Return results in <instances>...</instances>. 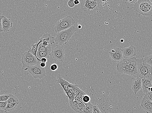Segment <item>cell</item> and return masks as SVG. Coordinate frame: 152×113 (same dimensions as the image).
<instances>
[{
	"label": "cell",
	"instance_id": "obj_3",
	"mask_svg": "<svg viewBox=\"0 0 152 113\" xmlns=\"http://www.w3.org/2000/svg\"><path fill=\"white\" fill-rule=\"evenodd\" d=\"M137 76L141 79L152 78V67L143 58L137 59Z\"/></svg>",
	"mask_w": 152,
	"mask_h": 113
},
{
	"label": "cell",
	"instance_id": "obj_11",
	"mask_svg": "<svg viewBox=\"0 0 152 113\" xmlns=\"http://www.w3.org/2000/svg\"><path fill=\"white\" fill-rule=\"evenodd\" d=\"M109 55L112 60L117 62L123 59L121 49L119 48H115L112 49L109 53Z\"/></svg>",
	"mask_w": 152,
	"mask_h": 113
},
{
	"label": "cell",
	"instance_id": "obj_23",
	"mask_svg": "<svg viewBox=\"0 0 152 113\" xmlns=\"http://www.w3.org/2000/svg\"><path fill=\"white\" fill-rule=\"evenodd\" d=\"M7 102V104L16 103L18 105L19 104L18 98L12 94H10V96L8 99Z\"/></svg>",
	"mask_w": 152,
	"mask_h": 113
},
{
	"label": "cell",
	"instance_id": "obj_16",
	"mask_svg": "<svg viewBox=\"0 0 152 113\" xmlns=\"http://www.w3.org/2000/svg\"><path fill=\"white\" fill-rule=\"evenodd\" d=\"M152 79H142V88L144 94L148 92V89L149 88H152Z\"/></svg>",
	"mask_w": 152,
	"mask_h": 113
},
{
	"label": "cell",
	"instance_id": "obj_39",
	"mask_svg": "<svg viewBox=\"0 0 152 113\" xmlns=\"http://www.w3.org/2000/svg\"><path fill=\"white\" fill-rule=\"evenodd\" d=\"M46 63L41 62L40 64V66L42 68H44L46 66Z\"/></svg>",
	"mask_w": 152,
	"mask_h": 113
},
{
	"label": "cell",
	"instance_id": "obj_21",
	"mask_svg": "<svg viewBox=\"0 0 152 113\" xmlns=\"http://www.w3.org/2000/svg\"><path fill=\"white\" fill-rule=\"evenodd\" d=\"M79 100L81 102H83L85 106L90 105L91 104L90 98L89 96L86 94L83 95L82 97L79 99Z\"/></svg>",
	"mask_w": 152,
	"mask_h": 113
},
{
	"label": "cell",
	"instance_id": "obj_10",
	"mask_svg": "<svg viewBox=\"0 0 152 113\" xmlns=\"http://www.w3.org/2000/svg\"><path fill=\"white\" fill-rule=\"evenodd\" d=\"M69 103L71 108L76 112L78 113H81L83 109L85 106L83 102L80 101L76 96L73 101L69 100Z\"/></svg>",
	"mask_w": 152,
	"mask_h": 113
},
{
	"label": "cell",
	"instance_id": "obj_30",
	"mask_svg": "<svg viewBox=\"0 0 152 113\" xmlns=\"http://www.w3.org/2000/svg\"><path fill=\"white\" fill-rule=\"evenodd\" d=\"M73 90L74 92V94L75 96L78 95L79 93L81 91V90L78 88V86L76 84H74Z\"/></svg>",
	"mask_w": 152,
	"mask_h": 113
},
{
	"label": "cell",
	"instance_id": "obj_5",
	"mask_svg": "<svg viewBox=\"0 0 152 113\" xmlns=\"http://www.w3.org/2000/svg\"><path fill=\"white\" fill-rule=\"evenodd\" d=\"M100 1L97 0H84L81 2V8L84 13L91 15L94 13L99 7Z\"/></svg>",
	"mask_w": 152,
	"mask_h": 113
},
{
	"label": "cell",
	"instance_id": "obj_4",
	"mask_svg": "<svg viewBox=\"0 0 152 113\" xmlns=\"http://www.w3.org/2000/svg\"><path fill=\"white\" fill-rule=\"evenodd\" d=\"M133 8L135 12L145 16H151L152 13L151 1L139 0L134 4Z\"/></svg>",
	"mask_w": 152,
	"mask_h": 113
},
{
	"label": "cell",
	"instance_id": "obj_32",
	"mask_svg": "<svg viewBox=\"0 0 152 113\" xmlns=\"http://www.w3.org/2000/svg\"><path fill=\"white\" fill-rule=\"evenodd\" d=\"M58 65L56 64H53L51 65L50 67V69L52 71H56V70L58 69Z\"/></svg>",
	"mask_w": 152,
	"mask_h": 113
},
{
	"label": "cell",
	"instance_id": "obj_35",
	"mask_svg": "<svg viewBox=\"0 0 152 113\" xmlns=\"http://www.w3.org/2000/svg\"><path fill=\"white\" fill-rule=\"evenodd\" d=\"M86 95L85 93H84L82 90H81V91L78 93V95L76 96V97L78 99L82 97L84 95Z\"/></svg>",
	"mask_w": 152,
	"mask_h": 113
},
{
	"label": "cell",
	"instance_id": "obj_37",
	"mask_svg": "<svg viewBox=\"0 0 152 113\" xmlns=\"http://www.w3.org/2000/svg\"><path fill=\"white\" fill-rule=\"evenodd\" d=\"M74 84L69 83L68 87H67V91H70V90H73Z\"/></svg>",
	"mask_w": 152,
	"mask_h": 113
},
{
	"label": "cell",
	"instance_id": "obj_20",
	"mask_svg": "<svg viewBox=\"0 0 152 113\" xmlns=\"http://www.w3.org/2000/svg\"><path fill=\"white\" fill-rule=\"evenodd\" d=\"M51 51H47L45 52H40L37 51L36 55L37 58L40 60L42 58H46L47 59L49 58L50 55Z\"/></svg>",
	"mask_w": 152,
	"mask_h": 113
},
{
	"label": "cell",
	"instance_id": "obj_7",
	"mask_svg": "<svg viewBox=\"0 0 152 113\" xmlns=\"http://www.w3.org/2000/svg\"><path fill=\"white\" fill-rule=\"evenodd\" d=\"M21 62L23 65L22 69L24 70H27L28 67H29L40 64L41 63L29 51L24 52L22 55Z\"/></svg>",
	"mask_w": 152,
	"mask_h": 113
},
{
	"label": "cell",
	"instance_id": "obj_15",
	"mask_svg": "<svg viewBox=\"0 0 152 113\" xmlns=\"http://www.w3.org/2000/svg\"><path fill=\"white\" fill-rule=\"evenodd\" d=\"M2 25L3 32H7L10 30L12 26L13 23L10 19L4 16L2 20Z\"/></svg>",
	"mask_w": 152,
	"mask_h": 113
},
{
	"label": "cell",
	"instance_id": "obj_1",
	"mask_svg": "<svg viewBox=\"0 0 152 113\" xmlns=\"http://www.w3.org/2000/svg\"><path fill=\"white\" fill-rule=\"evenodd\" d=\"M117 71L121 73L133 76L138 77L137 59L135 58L123 59L117 64Z\"/></svg>",
	"mask_w": 152,
	"mask_h": 113
},
{
	"label": "cell",
	"instance_id": "obj_22",
	"mask_svg": "<svg viewBox=\"0 0 152 113\" xmlns=\"http://www.w3.org/2000/svg\"><path fill=\"white\" fill-rule=\"evenodd\" d=\"M18 104L16 103L7 104L5 109V112H10L13 111L16 108Z\"/></svg>",
	"mask_w": 152,
	"mask_h": 113
},
{
	"label": "cell",
	"instance_id": "obj_40",
	"mask_svg": "<svg viewBox=\"0 0 152 113\" xmlns=\"http://www.w3.org/2000/svg\"><path fill=\"white\" fill-rule=\"evenodd\" d=\"M137 1H133V0H131V1H126L128 2L129 3H130L134 4L137 2Z\"/></svg>",
	"mask_w": 152,
	"mask_h": 113
},
{
	"label": "cell",
	"instance_id": "obj_24",
	"mask_svg": "<svg viewBox=\"0 0 152 113\" xmlns=\"http://www.w3.org/2000/svg\"><path fill=\"white\" fill-rule=\"evenodd\" d=\"M94 106L91 103L90 105L85 106L83 109L81 113H92Z\"/></svg>",
	"mask_w": 152,
	"mask_h": 113
},
{
	"label": "cell",
	"instance_id": "obj_19",
	"mask_svg": "<svg viewBox=\"0 0 152 113\" xmlns=\"http://www.w3.org/2000/svg\"><path fill=\"white\" fill-rule=\"evenodd\" d=\"M42 42V39L40 38L39 39V41L37 43L35 44H32V47L31 48H30L28 50L32 54H33L34 56H35L36 59H37L38 61L39 62H41V60L40 59H39L37 58V56H36V54L38 51L39 45Z\"/></svg>",
	"mask_w": 152,
	"mask_h": 113
},
{
	"label": "cell",
	"instance_id": "obj_34",
	"mask_svg": "<svg viewBox=\"0 0 152 113\" xmlns=\"http://www.w3.org/2000/svg\"><path fill=\"white\" fill-rule=\"evenodd\" d=\"M67 5L70 8H74L75 6L74 0H69L67 2Z\"/></svg>",
	"mask_w": 152,
	"mask_h": 113
},
{
	"label": "cell",
	"instance_id": "obj_17",
	"mask_svg": "<svg viewBox=\"0 0 152 113\" xmlns=\"http://www.w3.org/2000/svg\"><path fill=\"white\" fill-rule=\"evenodd\" d=\"M141 106L146 113H152V101L148 100L142 101Z\"/></svg>",
	"mask_w": 152,
	"mask_h": 113
},
{
	"label": "cell",
	"instance_id": "obj_29",
	"mask_svg": "<svg viewBox=\"0 0 152 113\" xmlns=\"http://www.w3.org/2000/svg\"><path fill=\"white\" fill-rule=\"evenodd\" d=\"M144 61L145 62L149 65L152 66V55H151L146 57L144 58Z\"/></svg>",
	"mask_w": 152,
	"mask_h": 113
},
{
	"label": "cell",
	"instance_id": "obj_9",
	"mask_svg": "<svg viewBox=\"0 0 152 113\" xmlns=\"http://www.w3.org/2000/svg\"><path fill=\"white\" fill-rule=\"evenodd\" d=\"M65 52L62 46H57L52 49L50 55L56 61L63 62L65 59Z\"/></svg>",
	"mask_w": 152,
	"mask_h": 113
},
{
	"label": "cell",
	"instance_id": "obj_33",
	"mask_svg": "<svg viewBox=\"0 0 152 113\" xmlns=\"http://www.w3.org/2000/svg\"><path fill=\"white\" fill-rule=\"evenodd\" d=\"M92 113H102L99 108L96 106H94L93 107Z\"/></svg>",
	"mask_w": 152,
	"mask_h": 113
},
{
	"label": "cell",
	"instance_id": "obj_6",
	"mask_svg": "<svg viewBox=\"0 0 152 113\" xmlns=\"http://www.w3.org/2000/svg\"><path fill=\"white\" fill-rule=\"evenodd\" d=\"M75 23V21L74 18L71 16H67L57 22L54 30L56 33H58L74 26Z\"/></svg>",
	"mask_w": 152,
	"mask_h": 113
},
{
	"label": "cell",
	"instance_id": "obj_13",
	"mask_svg": "<svg viewBox=\"0 0 152 113\" xmlns=\"http://www.w3.org/2000/svg\"><path fill=\"white\" fill-rule=\"evenodd\" d=\"M54 37L49 33L44 34L41 38L42 42L40 44L42 47H46L49 44H54Z\"/></svg>",
	"mask_w": 152,
	"mask_h": 113
},
{
	"label": "cell",
	"instance_id": "obj_42",
	"mask_svg": "<svg viewBox=\"0 0 152 113\" xmlns=\"http://www.w3.org/2000/svg\"><path fill=\"white\" fill-rule=\"evenodd\" d=\"M78 29H81V27H81V25H78Z\"/></svg>",
	"mask_w": 152,
	"mask_h": 113
},
{
	"label": "cell",
	"instance_id": "obj_31",
	"mask_svg": "<svg viewBox=\"0 0 152 113\" xmlns=\"http://www.w3.org/2000/svg\"><path fill=\"white\" fill-rule=\"evenodd\" d=\"M7 104V101L0 102V109L5 110Z\"/></svg>",
	"mask_w": 152,
	"mask_h": 113
},
{
	"label": "cell",
	"instance_id": "obj_38",
	"mask_svg": "<svg viewBox=\"0 0 152 113\" xmlns=\"http://www.w3.org/2000/svg\"><path fill=\"white\" fill-rule=\"evenodd\" d=\"M47 61V59L46 58H42L41 59V62L46 63Z\"/></svg>",
	"mask_w": 152,
	"mask_h": 113
},
{
	"label": "cell",
	"instance_id": "obj_8",
	"mask_svg": "<svg viewBox=\"0 0 152 113\" xmlns=\"http://www.w3.org/2000/svg\"><path fill=\"white\" fill-rule=\"evenodd\" d=\"M28 71L35 79H42L46 75V71L44 68H42L40 64L30 66L28 67Z\"/></svg>",
	"mask_w": 152,
	"mask_h": 113
},
{
	"label": "cell",
	"instance_id": "obj_41",
	"mask_svg": "<svg viewBox=\"0 0 152 113\" xmlns=\"http://www.w3.org/2000/svg\"><path fill=\"white\" fill-rule=\"evenodd\" d=\"M74 3L75 5H78L80 4V2L78 0H75L74 1Z\"/></svg>",
	"mask_w": 152,
	"mask_h": 113
},
{
	"label": "cell",
	"instance_id": "obj_18",
	"mask_svg": "<svg viewBox=\"0 0 152 113\" xmlns=\"http://www.w3.org/2000/svg\"><path fill=\"white\" fill-rule=\"evenodd\" d=\"M56 81L58 83L60 84L62 87L65 92L67 91V87L70 83L69 82L65 80L62 78L60 74H59L58 76Z\"/></svg>",
	"mask_w": 152,
	"mask_h": 113
},
{
	"label": "cell",
	"instance_id": "obj_12",
	"mask_svg": "<svg viewBox=\"0 0 152 113\" xmlns=\"http://www.w3.org/2000/svg\"><path fill=\"white\" fill-rule=\"evenodd\" d=\"M124 59L133 58L136 55V48L133 46L121 49Z\"/></svg>",
	"mask_w": 152,
	"mask_h": 113
},
{
	"label": "cell",
	"instance_id": "obj_28",
	"mask_svg": "<svg viewBox=\"0 0 152 113\" xmlns=\"http://www.w3.org/2000/svg\"><path fill=\"white\" fill-rule=\"evenodd\" d=\"M10 95V94H6L0 95V102L7 101Z\"/></svg>",
	"mask_w": 152,
	"mask_h": 113
},
{
	"label": "cell",
	"instance_id": "obj_14",
	"mask_svg": "<svg viewBox=\"0 0 152 113\" xmlns=\"http://www.w3.org/2000/svg\"><path fill=\"white\" fill-rule=\"evenodd\" d=\"M131 87L135 94H136L142 88V79L138 77L136 78L131 84Z\"/></svg>",
	"mask_w": 152,
	"mask_h": 113
},
{
	"label": "cell",
	"instance_id": "obj_26",
	"mask_svg": "<svg viewBox=\"0 0 152 113\" xmlns=\"http://www.w3.org/2000/svg\"><path fill=\"white\" fill-rule=\"evenodd\" d=\"M145 100H148L152 101V91H148L145 94L144 97L142 101Z\"/></svg>",
	"mask_w": 152,
	"mask_h": 113
},
{
	"label": "cell",
	"instance_id": "obj_27",
	"mask_svg": "<svg viewBox=\"0 0 152 113\" xmlns=\"http://www.w3.org/2000/svg\"><path fill=\"white\" fill-rule=\"evenodd\" d=\"M67 97L68 98L69 101H73L74 100L75 95L73 94L69 91H67L65 93Z\"/></svg>",
	"mask_w": 152,
	"mask_h": 113
},
{
	"label": "cell",
	"instance_id": "obj_25",
	"mask_svg": "<svg viewBox=\"0 0 152 113\" xmlns=\"http://www.w3.org/2000/svg\"><path fill=\"white\" fill-rule=\"evenodd\" d=\"M52 45L50 44L49 46L46 47H42L40 44L38 46V51L40 52H45L47 51H52Z\"/></svg>",
	"mask_w": 152,
	"mask_h": 113
},
{
	"label": "cell",
	"instance_id": "obj_43",
	"mask_svg": "<svg viewBox=\"0 0 152 113\" xmlns=\"http://www.w3.org/2000/svg\"><path fill=\"white\" fill-rule=\"evenodd\" d=\"M124 41V40L123 39H121L120 40V42H122V43H123Z\"/></svg>",
	"mask_w": 152,
	"mask_h": 113
},
{
	"label": "cell",
	"instance_id": "obj_2",
	"mask_svg": "<svg viewBox=\"0 0 152 113\" xmlns=\"http://www.w3.org/2000/svg\"><path fill=\"white\" fill-rule=\"evenodd\" d=\"M76 29L75 25L66 30L61 31L57 33L54 42L57 46H62L66 44L71 39V38L75 32Z\"/></svg>",
	"mask_w": 152,
	"mask_h": 113
},
{
	"label": "cell",
	"instance_id": "obj_36",
	"mask_svg": "<svg viewBox=\"0 0 152 113\" xmlns=\"http://www.w3.org/2000/svg\"><path fill=\"white\" fill-rule=\"evenodd\" d=\"M4 17V16L0 15V32H3L2 29V20Z\"/></svg>",
	"mask_w": 152,
	"mask_h": 113
}]
</instances>
